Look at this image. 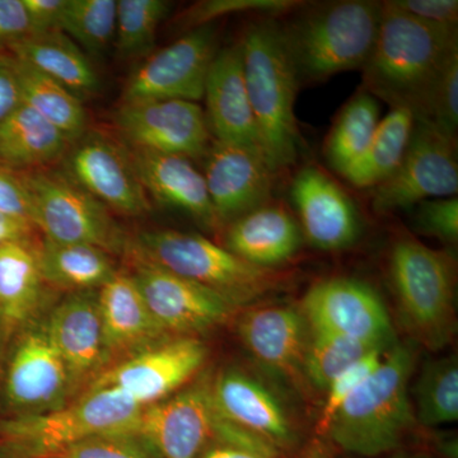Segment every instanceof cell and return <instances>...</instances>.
<instances>
[{
  "mask_svg": "<svg viewBox=\"0 0 458 458\" xmlns=\"http://www.w3.org/2000/svg\"><path fill=\"white\" fill-rule=\"evenodd\" d=\"M11 57L20 82L23 105L56 126L72 143L82 137L87 128L83 102L38 69L12 54Z\"/></svg>",
  "mask_w": 458,
  "mask_h": 458,
  "instance_id": "32",
  "label": "cell"
},
{
  "mask_svg": "<svg viewBox=\"0 0 458 458\" xmlns=\"http://www.w3.org/2000/svg\"><path fill=\"white\" fill-rule=\"evenodd\" d=\"M456 51L457 30L426 25L384 2L375 45L361 69L363 89L424 119L437 78Z\"/></svg>",
  "mask_w": 458,
  "mask_h": 458,
  "instance_id": "1",
  "label": "cell"
},
{
  "mask_svg": "<svg viewBox=\"0 0 458 458\" xmlns=\"http://www.w3.org/2000/svg\"><path fill=\"white\" fill-rule=\"evenodd\" d=\"M68 0H22L29 17L30 35L59 30Z\"/></svg>",
  "mask_w": 458,
  "mask_h": 458,
  "instance_id": "46",
  "label": "cell"
},
{
  "mask_svg": "<svg viewBox=\"0 0 458 458\" xmlns=\"http://www.w3.org/2000/svg\"><path fill=\"white\" fill-rule=\"evenodd\" d=\"M240 45L261 152L278 174L300 156L301 132L294 113L300 78L284 30L274 18L250 23Z\"/></svg>",
  "mask_w": 458,
  "mask_h": 458,
  "instance_id": "2",
  "label": "cell"
},
{
  "mask_svg": "<svg viewBox=\"0 0 458 458\" xmlns=\"http://www.w3.org/2000/svg\"><path fill=\"white\" fill-rule=\"evenodd\" d=\"M132 167L144 191L157 203L191 216L199 225L214 228L216 218L204 174L186 157L131 149Z\"/></svg>",
  "mask_w": 458,
  "mask_h": 458,
  "instance_id": "22",
  "label": "cell"
},
{
  "mask_svg": "<svg viewBox=\"0 0 458 458\" xmlns=\"http://www.w3.org/2000/svg\"><path fill=\"white\" fill-rule=\"evenodd\" d=\"M141 409L117 388H95L72 405L14 419L3 429L32 456L51 458L93 437L137 433Z\"/></svg>",
  "mask_w": 458,
  "mask_h": 458,
  "instance_id": "7",
  "label": "cell"
},
{
  "mask_svg": "<svg viewBox=\"0 0 458 458\" xmlns=\"http://www.w3.org/2000/svg\"><path fill=\"white\" fill-rule=\"evenodd\" d=\"M38 256L45 283L68 291L99 289L116 273L108 252L95 246L44 240Z\"/></svg>",
  "mask_w": 458,
  "mask_h": 458,
  "instance_id": "31",
  "label": "cell"
},
{
  "mask_svg": "<svg viewBox=\"0 0 458 458\" xmlns=\"http://www.w3.org/2000/svg\"><path fill=\"white\" fill-rule=\"evenodd\" d=\"M390 348L372 349L328 385L325 391L324 408H322L321 417H319V429L324 432L327 430L328 423L340 406L381 366Z\"/></svg>",
  "mask_w": 458,
  "mask_h": 458,
  "instance_id": "38",
  "label": "cell"
},
{
  "mask_svg": "<svg viewBox=\"0 0 458 458\" xmlns=\"http://www.w3.org/2000/svg\"><path fill=\"white\" fill-rule=\"evenodd\" d=\"M205 156V183L221 225L269 203L276 172L260 150L216 140Z\"/></svg>",
  "mask_w": 458,
  "mask_h": 458,
  "instance_id": "17",
  "label": "cell"
},
{
  "mask_svg": "<svg viewBox=\"0 0 458 458\" xmlns=\"http://www.w3.org/2000/svg\"><path fill=\"white\" fill-rule=\"evenodd\" d=\"M69 385L64 363L45 330L23 337L8 369L9 400L21 408L45 409L56 403Z\"/></svg>",
  "mask_w": 458,
  "mask_h": 458,
  "instance_id": "26",
  "label": "cell"
},
{
  "mask_svg": "<svg viewBox=\"0 0 458 458\" xmlns=\"http://www.w3.org/2000/svg\"><path fill=\"white\" fill-rule=\"evenodd\" d=\"M456 138L458 128V51L447 60L437 78L424 119Z\"/></svg>",
  "mask_w": 458,
  "mask_h": 458,
  "instance_id": "39",
  "label": "cell"
},
{
  "mask_svg": "<svg viewBox=\"0 0 458 458\" xmlns=\"http://www.w3.org/2000/svg\"><path fill=\"white\" fill-rule=\"evenodd\" d=\"M415 421L423 427L456 423L458 360L456 355L427 361L414 387Z\"/></svg>",
  "mask_w": 458,
  "mask_h": 458,
  "instance_id": "34",
  "label": "cell"
},
{
  "mask_svg": "<svg viewBox=\"0 0 458 458\" xmlns=\"http://www.w3.org/2000/svg\"><path fill=\"white\" fill-rule=\"evenodd\" d=\"M216 53L213 23L190 30L137 68L125 84L123 104L156 99L199 101L204 98L205 81Z\"/></svg>",
  "mask_w": 458,
  "mask_h": 458,
  "instance_id": "11",
  "label": "cell"
},
{
  "mask_svg": "<svg viewBox=\"0 0 458 458\" xmlns=\"http://www.w3.org/2000/svg\"><path fill=\"white\" fill-rule=\"evenodd\" d=\"M291 198L303 237L316 249L342 251L357 242L360 214L327 172L315 165H304L292 181Z\"/></svg>",
  "mask_w": 458,
  "mask_h": 458,
  "instance_id": "18",
  "label": "cell"
},
{
  "mask_svg": "<svg viewBox=\"0 0 458 458\" xmlns=\"http://www.w3.org/2000/svg\"><path fill=\"white\" fill-rule=\"evenodd\" d=\"M303 242L300 223L280 204H265L231 222L225 249L255 267L276 269L291 260Z\"/></svg>",
  "mask_w": 458,
  "mask_h": 458,
  "instance_id": "25",
  "label": "cell"
},
{
  "mask_svg": "<svg viewBox=\"0 0 458 458\" xmlns=\"http://www.w3.org/2000/svg\"><path fill=\"white\" fill-rule=\"evenodd\" d=\"M117 0H68L59 31L81 49L99 55L114 44Z\"/></svg>",
  "mask_w": 458,
  "mask_h": 458,
  "instance_id": "35",
  "label": "cell"
},
{
  "mask_svg": "<svg viewBox=\"0 0 458 458\" xmlns=\"http://www.w3.org/2000/svg\"><path fill=\"white\" fill-rule=\"evenodd\" d=\"M203 98L207 101L208 126L216 140L261 152L246 89L240 42L219 50L214 56L205 81Z\"/></svg>",
  "mask_w": 458,
  "mask_h": 458,
  "instance_id": "21",
  "label": "cell"
},
{
  "mask_svg": "<svg viewBox=\"0 0 458 458\" xmlns=\"http://www.w3.org/2000/svg\"><path fill=\"white\" fill-rule=\"evenodd\" d=\"M394 458H408V457L403 456V454H400V456H394Z\"/></svg>",
  "mask_w": 458,
  "mask_h": 458,
  "instance_id": "50",
  "label": "cell"
},
{
  "mask_svg": "<svg viewBox=\"0 0 458 458\" xmlns=\"http://www.w3.org/2000/svg\"><path fill=\"white\" fill-rule=\"evenodd\" d=\"M65 176L96 200L123 216H137L150 210L129 153L98 132H84L64 156Z\"/></svg>",
  "mask_w": 458,
  "mask_h": 458,
  "instance_id": "13",
  "label": "cell"
},
{
  "mask_svg": "<svg viewBox=\"0 0 458 458\" xmlns=\"http://www.w3.org/2000/svg\"><path fill=\"white\" fill-rule=\"evenodd\" d=\"M198 458H270L258 452L245 450L225 443L209 441Z\"/></svg>",
  "mask_w": 458,
  "mask_h": 458,
  "instance_id": "49",
  "label": "cell"
},
{
  "mask_svg": "<svg viewBox=\"0 0 458 458\" xmlns=\"http://www.w3.org/2000/svg\"><path fill=\"white\" fill-rule=\"evenodd\" d=\"M0 212L32 222L33 199L23 172L0 165Z\"/></svg>",
  "mask_w": 458,
  "mask_h": 458,
  "instance_id": "43",
  "label": "cell"
},
{
  "mask_svg": "<svg viewBox=\"0 0 458 458\" xmlns=\"http://www.w3.org/2000/svg\"><path fill=\"white\" fill-rule=\"evenodd\" d=\"M138 243L144 260L209 289L236 309L286 283L280 271L255 267L200 234L164 229L146 232Z\"/></svg>",
  "mask_w": 458,
  "mask_h": 458,
  "instance_id": "6",
  "label": "cell"
},
{
  "mask_svg": "<svg viewBox=\"0 0 458 458\" xmlns=\"http://www.w3.org/2000/svg\"><path fill=\"white\" fill-rule=\"evenodd\" d=\"M170 7L165 0H119L114 44L120 55L132 57L152 49Z\"/></svg>",
  "mask_w": 458,
  "mask_h": 458,
  "instance_id": "37",
  "label": "cell"
},
{
  "mask_svg": "<svg viewBox=\"0 0 458 458\" xmlns=\"http://www.w3.org/2000/svg\"><path fill=\"white\" fill-rule=\"evenodd\" d=\"M372 349L376 348L310 327L303 358L304 381L318 390L327 391L337 376Z\"/></svg>",
  "mask_w": 458,
  "mask_h": 458,
  "instance_id": "36",
  "label": "cell"
},
{
  "mask_svg": "<svg viewBox=\"0 0 458 458\" xmlns=\"http://www.w3.org/2000/svg\"><path fill=\"white\" fill-rule=\"evenodd\" d=\"M212 382L203 381L143 406L137 436L162 458H198L212 439Z\"/></svg>",
  "mask_w": 458,
  "mask_h": 458,
  "instance_id": "15",
  "label": "cell"
},
{
  "mask_svg": "<svg viewBox=\"0 0 458 458\" xmlns=\"http://www.w3.org/2000/svg\"><path fill=\"white\" fill-rule=\"evenodd\" d=\"M207 348L194 336L156 344L99 375L90 385L123 391L141 406L150 405L180 390L207 360Z\"/></svg>",
  "mask_w": 458,
  "mask_h": 458,
  "instance_id": "14",
  "label": "cell"
},
{
  "mask_svg": "<svg viewBox=\"0 0 458 458\" xmlns=\"http://www.w3.org/2000/svg\"><path fill=\"white\" fill-rule=\"evenodd\" d=\"M22 105V93L11 54H0V123L16 113Z\"/></svg>",
  "mask_w": 458,
  "mask_h": 458,
  "instance_id": "47",
  "label": "cell"
},
{
  "mask_svg": "<svg viewBox=\"0 0 458 458\" xmlns=\"http://www.w3.org/2000/svg\"><path fill=\"white\" fill-rule=\"evenodd\" d=\"M415 125L408 108H391L381 119L366 152L344 172L343 177L358 189H375L399 167Z\"/></svg>",
  "mask_w": 458,
  "mask_h": 458,
  "instance_id": "29",
  "label": "cell"
},
{
  "mask_svg": "<svg viewBox=\"0 0 458 458\" xmlns=\"http://www.w3.org/2000/svg\"><path fill=\"white\" fill-rule=\"evenodd\" d=\"M381 16L382 3L342 0L313 5L283 26L300 82L363 69Z\"/></svg>",
  "mask_w": 458,
  "mask_h": 458,
  "instance_id": "4",
  "label": "cell"
},
{
  "mask_svg": "<svg viewBox=\"0 0 458 458\" xmlns=\"http://www.w3.org/2000/svg\"><path fill=\"white\" fill-rule=\"evenodd\" d=\"M72 141L56 126L22 105L0 123V165L21 172L64 158Z\"/></svg>",
  "mask_w": 458,
  "mask_h": 458,
  "instance_id": "28",
  "label": "cell"
},
{
  "mask_svg": "<svg viewBox=\"0 0 458 458\" xmlns=\"http://www.w3.org/2000/svg\"><path fill=\"white\" fill-rule=\"evenodd\" d=\"M31 33L22 0H0V54L9 50Z\"/></svg>",
  "mask_w": 458,
  "mask_h": 458,
  "instance_id": "45",
  "label": "cell"
},
{
  "mask_svg": "<svg viewBox=\"0 0 458 458\" xmlns=\"http://www.w3.org/2000/svg\"><path fill=\"white\" fill-rule=\"evenodd\" d=\"M53 458H56V457H53Z\"/></svg>",
  "mask_w": 458,
  "mask_h": 458,
  "instance_id": "51",
  "label": "cell"
},
{
  "mask_svg": "<svg viewBox=\"0 0 458 458\" xmlns=\"http://www.w3.org/2000/svg\"><path fill=\"white\" fill-rule=\"evenodd\" d=\"M310 327L301 310L258 306L238 321L247 351L267 372L297 382L303 378V358Z\"/></svg>",
  "mask_w": 458,
  "mask_h": 458,
  "instance_id": "20",
  "label": "cell"
},
{
  "mask_svg": "<svg viewBox=\"0 0 458 458\" xmlns=\"http://www.w3.org/2000/svg\"><path fill=\"white\" fill-rule=\"evenodd\" d=\"M301 312L313 330L354 340L369 348H390L393 325L384 301L361 280H321L304 295Z\"/></svg>",
  "mask_w": 458,
  "mask_h": 458,
  "instance_id": "10",
  "label": "cell"
},
{
  "mask_svg": "<svg viewBox=\"0 0 458 458\" xmlns=\"http://www.w3.org/2000/svg\"><path fill=\"white\" fill-rule=\"evenodd\" d=\"M117 131L134 150L195 158L209 149L203 108L182 99L129 102L117 110Z\"/></svg>",
  "mask_w": 458,
  "mask_h": 458,
  "instance_id": "12",
  "label": "cell"
},
{
  "mask_svg": "<svg viewBox=\"0 0 458 458\" xmlns=\"http://www.w3.org/2000/svg\"><path fill=\"white\" fill-rule=\"evenodd\" d=\"M144 442L135 434H107L77 443L56 458H150ZM53 458V457H51Z\"/></svg>",
  "mask_w": 458,
  "mask_h": 458,
  "instance_id": "41",
  "label": "cell"
},
{
  "mask_svg": "<svg viewBox=\"0 0 458 458\" xmlns=\"http://www.w3.org/2000/svg\"><path fill=\"white\" fill-rule=\"evenodd\" d=\"M388 276L405 330L429 351L445 349L456 331V264L450 252L400 236L388 254Z\"/></svg>",
  "mask_w": 458,
  "mask_h": 458,
  "instance_id": "5",
  "label": "cell"
},
{
  "mask_svg": "<svg viewBox=\"0 0 458 458\" xmlns=\"http://www.w3.org/2000/svg\"><path fill=\"white\" fill-rule=\"evenodd\" d=\"M414 214L415 227L420 233L448 243L458 240V199H429L418 205Z\"/></svg>",
  "mask_w": 458,
  "mask_h": 458,
  "instance_id": "42",
  "label": "cell"
},
{
  "mask_svg": "<svg viewBox=\"0 0 458 458\" xmlns=\"http://www.w3.org/2000/svg\"><path fill=\"white\" fill-rule=\"evenodd\" d=\"M212 394L223 418L258 434L278 450H288L297 441L285 403L258 377L242 369H227L212 382Z\"/></svg>",
  "mask_w": 458,
  "mask_h": 458,
  "instance_id": "19",
  "label": "cell"
},
{
  "mask_svg": "<svg viewBox=\"0 0 458 458\" xmlns=\"http://www.w3.org/2000/svg\"><path fill=\"white\" fill-rule=\"evenodd\" d=\"M391 3L403 13L426 25L457 30V0H394Z\"/></svg>",
  "mask_w": 458,
  "mask_h": 458,
  "instance_id": "44",
  "label": "cell"
},
{
  "mask_svg": "<svg viewBox=\"0 0 458 458\" xmlns=\"http://www.w3.org/2000/svg\"><path fill=\"white\" fill-rule=\"evenodd\" d=\"M96 301L106 355L144 351L167 334L153 318L132 276L116 271L99 288Z\"/></svg>",
  "mask_w": 458,
  "mask_h": 458,
  "instance_id": "24",
  "label": "cell"
},
{
  "mask_svg": "<svg viewBox=\"0 0 458 458\" xmlns=\"http://www.w3.org/2000/svg\"><path fill=\"white\" fill-rule=\"evenodd\" d=\"M9 54L62 84L82 102L99 89L98 75L89 57L59 30L29 35Z\"/></svg>",
  "mask_w": 458,
  "mask_h": 458,
  "instance_id": "27",
  "label": "cell"
},
{
  "mask_svg": "<svg viewBox=\"0 0 458 458\" xmlns=\"http://www.w3.org/2000/svg\"><path fill=\"white\" fill-rule=\"evenodd\" d=\"M456 138L432 123L415 119L414 129L399 167L373 189V212L384 216L409 209L429 199L456 197Z\"/></svg>",
  "mask_w": 458,
  "mask_h": 458,
  "instance_id": "8",
  "label": "cell"
},
{
  "mask_svg": "<svg viewBox=\"0 0 458 458\" xmlns=\"http://www.w3.org/2000/svg\"><path fill=\"white\" fill-rule=\"evenodd\" d=\"M33 227L26 219L0 212V247L11 242H26Z\"/></svg>",
  "mask_w": 458,
  "mask_h": 458,
  "instance_id": "48",
  "label": "cell"
},
{
  "mask_svg": "<svg viewBox=\"0 0 458 458\" xmlns=\"http://www.w3.org/2000/svg\"><path fill=\"white\" fill-rule=\"evenodd\" d=\"M33 199V225L45 240L89 245L106 252L122 249L123 240L110 210L64 174H25Z\"/></svg>",
  "mask_w": 458,
  "mask_h": 458,
  "instance_id": "9",
  "label": "cell"
},
{
  "mask_svg": "<svg viewBox=\"0 0 458 458\" xmlns=\"http://www.w3.org/2000/svg\"><path fill=\"white\" fill-rule=\"evenodd\" d=\"M302 3L293 0H209L195 4L183 14L186 25L192 29L209 25L216 18L229 13H241V12H256L273 16V14L285 13L292 9L300 8ZM191 29V30H192Z\"/></svg>",
  "mask_w": 458,
  "mask_h": 458,
  "instance_id": "40",
  "label": "cell"
},
{
  "mask_svg": "<svg viewBox=\"0 0 458 458\" xmlns=\"http://www.w3.org/2000/svg\"><path fill=\"white\" fill-rule=\"evenodd\" d=\"M132 278L165 333L190 336L212 330L236 310L221 295L144 259Z\"/></svg>",
  "mask_w": 458,
  "mask_h": 458,
  "instance_id": "16",
  "label": "cell"
},
{
  "mask_svg": "<svg viewBox=\"0 0 458 458\" xmlns=\"http://www.w3.org/2000/svg\"><path fill=\"white\" fill-rule=\"evenodd\" d=\"M44 330L59 352L71 384L98 372L106 360L98 301L89 294L63 301Z\"/></svg>",
  "mask_w": 458,
  "mask_h": 458,
  "instance_id": "23",
  "label": "cell"
},
{
  "mask_svg": "<svg viewBox=\"0 0 458 458\" xmlns=\"http://www.w3.org/2000/svg\"><path fill=\"white\" fill-rule=\"evenodd\" d=\"M417 355L394 344L384 361L340 406L325 432L348 454L378 457L390 454L415 423L410 379Z\"/></svg>",
  "mask_w": 458,
  "mask_h": 458,
  "instance_id": "3",
  "label": "cell"
},
{
  "mask_svg": "<svg viewBox=\"0 0 458 458\" xmlns=\"http://www.w3.org/2000/svg\"><path fill=\"white\" fill-rule=\"evenodd\" d=\"M381 122L375 96L361 89L342 108L325 141L328 165L344 174L366 152Z\"/></svg>",
  "mask_w": 458,
  "mask_h": 458,
  "instance_id": "33",
  "label": "cell"
},
{
  "mask_svg": "<svg viewBox=\"0 0 458 458\" xmlns=\"http://www.w3.org/2000/svg\"><path fill=\"white\" fill-rule=\"evenodd\" d=\"M44 283L38 250L27 242L0 247V318L8 327L31 318L40 303Z\"/></svg>",
  "mask_w": 458,
  "mask_h": 458,
  "instance_id": "30",
  "label": "cell"
}]
</instances>
